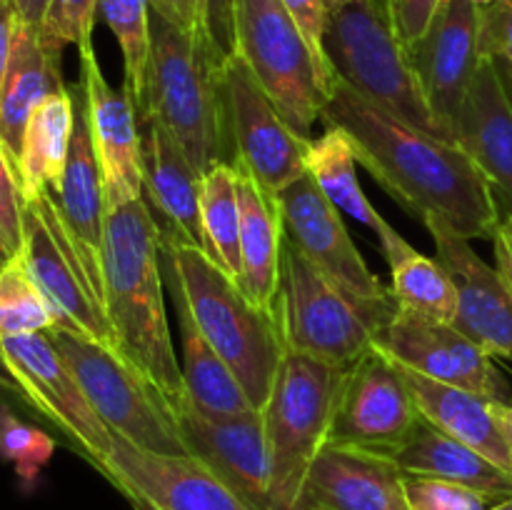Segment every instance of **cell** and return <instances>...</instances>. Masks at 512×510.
Here are the masks:
<instances>
[{
	"instance_id": "obj_1",
	"label": "cell",
	"mask_w": 512,
	"mask_h": 510,
	"mask_svg": "<svg viewBox=\"0 0 512 510\" xmlns=\"http://www.w3.org/2000/svg\"><path fill=\"white\" fill-rule=\"evenodd\" d=\"M323 125L348 135L355 160L410 215L448 225L465 240H490L500 225L493 185L453 140L435 138L335 80Z\"/></svg>"
},
{
	"instance_id": "obj_2",
	"label": "cell",
	"mask_w": 512,
	"mask_h": 510,
	"mask_svg": "<svg viewBox=\"0 0 512 510\" xmlns=\"http://www.w3.org/2000/svg\"><path fill=\"white\" fill-rule=\"evenodd\" d=\"M105 308L120 355L153 380L175 408L183 405V370L165 310L160 228L145 198L108 210Z\"/></svg>"
},
{
	"instance_id": "obj_3",
	"label": "cell",
	"mask_w": 512,
	"mask_h": 510,
	"mask_svg": "<svg viewBox=\"0 0 512 510\" xmlns=\"http://www.w3.org/2000/svg\"><path fill=\"white\" fill-rule=\"evenodd\" d=\"M165 285L188 305L195 325L258 410L268 403L285 348L268 313L253 305L203 248L160 233Z\"/></svg>"
},
{
	"instance_id": "obj_4",
	"label": "cell",
	"mask_w": 512,
	"mask_h": 510,
	"mask_svg": "<svg viewBox=\"0 0 512 510\" xmlns=\"http://www.w3.org/2000/svg\"><path fill=\"white\" fill-rule=\"evenodd\" d=\"M223 65L213 58L203 35L153 13L148 93L140 123L158 120L188 153L200 173L230 163L225 118Z\"/></svg>"
},
{
	"instance_id": "obj_5",
	"label": "cell",
	"mask_w": 512,
	"mask_h": 510,
	"mask_svg": "<svg viewBox=\"0 0 512 510\" xmlns=\"http://www.w3.org/2000/svg\"><path fill=\"white\" fill-rule=\"evenodd\" d=\"M323 55L338 83L395 118L450 140L420 88L410 50L395 23L393 0H343L328 10Z\"/></svg>"
},
{
	"instance_id": "obj_6",
	"label": "cell",
	"mask_w": 512,
	"mask_h": 510,
	"mask_svg": "<svg viewBox=\"0 0 512 510\" xmlns=\"http://www.w3.org/2000/svg\"><path fill=\"white\" fill-rule=\"evenodd\" d=\"M385 320L388 315L350 298L285 238L273 303V323L285 353L350 368L373 348Z\"/></svg>"
},
{
	"instance_id": "obj_7",
	"label": "cell",
	"mask_w": 512,
	"mask_h": 510,
	"mask_svg": "<svg viewBox=\"0 0 512 510\" xmlns=\"http://www.w3.org/2000/svg\"><path fill=\"white\" fill-rule=\"evenodd\" d=\"M345 368L285 353L268 403L263 405L273 500L278 510H295L305 475L328 445Z\"/></svg>"
},
{
	"instance_id": "obj_8",
	"label": "cell",
	"mask_w": 512,
	"mask_h": 510,
	"mask_svg": "<svg viewBox=\"0 0 512 510\" xmlns=\"http://www.w3.org/2000/svg\"><path fill=\"white\" fill-rule=\"evenodd\" d=\"M238 58L290 128L313 140L333 90V75L315 58L283 0H238Z\"/></svg>"
},
{
	"instance_id": "obj_9",
	"label": "cell",
	"mask_w": 512,
	"mask_h": 510,
	"mask_svg": "<svg viewBox=\"0 0 512 510\" xmlns=\"http://www.w3.org/2000/svg\"><path fill=\"white\" fill-rule=\"evenodd\" d=\"M48 335L110 433L153 453L190 455L175 405L118 350L60 328Z\"/></svg>"
},
{
	"instance_id": "obj_10",
	"label": "cell",
	"mask_w": 512,
	"mask_h": 510,
	"mask_svg": "<svg viewBox=\"0 0 512 510\" xmlns=\"http://www.w3.org/2000/svg\"><path fill=\"white\" fill-rule=\"evenodd\" d=\"M0 373L10 390L43 415L95 470L108 458L113 433L48 333L0 338Z\"/></svg>"
},
{
	"instance_id": "obj_11",
	"label": "cell",
	"mask_w": 512,
	"mask_h": 510,
	"mask_svg": "<svg viewBox=\"0 0 512 510\" xmlns=\"http://www.w3.org/2000/svg\"><path fill=\"white\" fill-rule=\"evenodd\" d=\"M55 315V328L118 350L110 320L95 298L73 240L60 218L53 190L25 198L23 243L18 253Z\"/></svg>"
},
{
	"instance_id": "obj_12",
	"label": "cell",
	"mask_w": 512,
	"mask_h": 510,
	"mask_svg": "<svg viewBox=\"0 0 512 510\" xmlns=\"http://www.w3.org/2000/svg\"><path fill=\"white\" fill-rule=\"evenodd\" d=\"M220 75L230 165L250 175L270 195H278L308 173L310 140L290 128L238 55L223 65Z\"/></svg>"
},
{
	"instance_id": "obj_13",
	"label": "cell",
	"mask_w": 512,
	"mask_h": 510,
	"mask_svg": "<svg viewBox=\"0 0 512 510\" xmlns=\"http://www.w3.org/2000/svg\"><path fill=\"white\" fill-rule=\"evenodd\" d=\"M420 420L405 370L373 345L345 368L328 445L390 455Z\"/></svg>"
},
{
	"instance_id": "obj_14",
	"label": "cell",
	"mask_w": 512,
	"mask_h": 510,
	"mask_svg": "<svg viewBox=\"0 0 512 510\" xmlns=\"http://www.w3.org/2000/svg\"><path fill=\"white\" fill-rule=\"evenodd\" d=\"M283 218L285 238L293 243L320 273L338 283L350 298L375 313L395 310L390 290L368 268L358 245L350 238L340 210L320 193L308 173L275 195Z\"/></svg>"
},
{
	"instance_id": "obj_15",
	"label": "cell",
	"mask_w": 512,
	"mask_h": 510,
	"mask_svg": "<svg viewBox=\"0 0 512 510\" xmlns=\"http://www.w3.org/2000/svg\"><path fill=\"white\" fill-rule=\"evenodd\" d=\"M375 345L410 373L473 390L495 403H510V385L493 355L460 333L453 323L420 318L395 308L378 328Z\"/></svg>"
},
{
	"instance_id": "obj_16",
	"label": "cell",
	"mask_w": 512,
	"mask_h": 510,
	"mask_svg": "<svg viewBox=\"0 0 512 510\" xmlns=\"http://www.w3.org/2000/svg\"><path fill=\"white\" fill-rule=\"evenodd\" d=\"M133 510H250L195 455L153 453L113 435L98 470Z\"/></svg>"
},
{
	"instance_id": "obj_17",
	"label": "cell",
	"mask_w": 512,
	"mask_h": 510,
	"mask_svg": "<svg viewBox=\"0 0 512 510\" xmlns=\"http://www.w3.org/2000/svg\"><path fill=\"white\" fill-rule=\"evenodd\" d=\"M78 55L90 143L98 158L105 203L110 210L143 198L145 135L140 130L143 123L128 90L113 88L108 83L95 48L78 50Z\"/></svg>"
},
{
	"instance_id": "obj_18",
	"label": "cell",
	"mask_w": 512,
	"mask_h": 510,
	"mask_svg": "<svg viewBox=\"0 0 512 510\" xmlns=\"http://www.w3.org/2000/svg\"><path fill=\"white\" fill-rule=\"evenodd\" d=\"M175 413L190 455L203 460L250 510H278L260 410L238 418H205L188 405H178Z\"/></svg>"
},
{
	"instance_id": "obj_19",
	"label": "cell",
	"mask_w": 512,
	"mask_h": 510,
	"mask_svg": "<svg viewBox=\"0 0 512 510\" xmlns=\"http://www.w3.org/2000/svg\"><path fill=\"white\" fill-rule=\"evenodd\" d=\"M415 75L430 110L453 140V123L480 60V8L448 0L418 43L410 45Z\"/></svg>"
},
{
	"instance_id": "obj_20",
	"label": "cell",
	"mask_w": 512,
	"mask_h": 510,
	"mask_svg": "<svg viewBox=\"0 0 512 510\" xmlns=\"http://www.w3.org/2000/svg\"><path fill=\"white\" fill-rule=\"evenodd\" d=\"M433 235L435 258L445 265L458 295L453 325L488 350L493 358L512 360V288L498 268L485 263L470 240L438 220L423 223Z\"/></svg>"
},
{
	"instance_id": "obj_21",
	"label": "cell",
	"mask_w": 512,
	"mask_h": 510,
	"mask_svg": "<svg viewBox=\"0 0 512 510\" xmlns=\"http://www.w3.org/2000/svg\"><path fill=\"white\" fill-rule=\"evenodd\" d=\"M75 128L70 143L68 165L53 190L60 218L73 240L85 275L90 280L100 308H105V225H108V203H105V185L100 175L98 158L90 143L88 118H85L83 88L75 85Z\"/></svg>"
},
{
	"instance_id": "obj_22",
	"label": "cell",
	"mask_w": 512,
	"mask_h": 510,
	"mask_svg": "<svg viewBox=\"0 0 512 510\" xmlns=\"http://www.w3.org/2000/svg\"><path fill=\"white\" fill-rule=\"evenodd\" d=\"M300 510H408L403 473L378 453L325 445L305 475Z\"/></svg>"
},
{
	"instance_id": "obj_23",
	"label": "cell",
	"mask_w": 512,
	"mask_h": 510,
	"mask_svg": "<svg viewBox=\"0 0 512 510\" xmlns=\"http://www.w3.org/2000/svg\"><path fill=\"white\" fill-rule=\"evenodd\" d=\"M453 140L512 208V100L495 60H480L455 115Z\"/></svg>"
},
{
	"instance_id": "obj_24",
	"label": "cell",
	"mask_w": 512,
	"mask_h": 510,
	"mask_svg": "<svg viewBox=\"0 0 512 510\" xmlns=\"http://www.w3.org/2000/svg\"><path fill=\"white\" fill-rule=\"evenodd\" d=\"M203 173L183 145L158 123H145V188L143 198L160 215V233L205 250Z\"/></svg>"
},
{
	"instance_id": "obj_25",
	"label": "cell",
	"mask_w": 512,
	"mask_h": 510,
	"mask_svg": "<svg viewBox=\"0 0 512 510\" xmlns=\"http://www.w3.org/2000/svg\"><path fill=\"white\" fill-rule=\"evenodd\" d=\"M60 63L63 60L55 58L43 45L38 28L20 20L0 93V143L13 158L15 168L33 113L50 93L65 88Z\"/></svg>"
},
{
	"instance_id": "obj_26",
	"label": "cell",
	"mask_w": 512,
	"mask_h": 510,
	"mask_svg": "<svg viewBox=\"0 0 512 510\" xmlns=\"http://www.w3.org/2000/svg\"><path fill=\"white\" fill-rule=\"evenodd\" d=\"M238 173L240 198V260L243 273L238 285L253 305L273 318L275 290L283 263L285 228L275 195L260 188L250 175Z\"/></svg>"
},
{
	"instance_id": "obj_27",
	"label": "cell",
	"mask_w": 512,
	"mask_h": 510,
	"mask_svg": "<svg viewBox=\"0 0 512 510\" xmlns=\"http://www.w3.org/2000/svg\"><path fill=\"white\" fill-rule=\"evenodd\" d=\"M383 458L393 460L403 475H425V478L450 480L483 490L495 498H512V473L500 468L470 445L440 433L428 420H420L418 428L408 435L400 448Z\"/></svg>"
},
{
	"instance_id": "obj_28",
	"label": "cell",
	"mask_w": 512,
	"mask_h": 510,
	"mask_svg": "<svg viewBox=\"0 0 512 510\" xmlns=\"http://www.w3.org/2000/svg\"><path fill=\"white\" fill-rule=\"evenodd\" d=\"M405 375H408L420 415L430 425H435L440 433L470 445L512 473L508 445H505L500 425L495 420V400L473 393V390L435 383V380L410 373V370H405Z\"/></svg>"
},
{
	"instance_id": "obj_29",
	"label": "cell",
	"mask_w": 512,
	"mask_h": 510,
	"mask_svg": "<svg viewBox=\"0 0 512 510\" xmlns=\"http://www.w3.org/2000/svg\"><path fill=\"white\" fill-rule=\"evenodd\" d=\"M168 290L173 295L175 313H178L180 370H183L185 385L183 405L205 415V418H238V415L255 413L258 408L250 403L243 385L235 380L228 363L203 338L188 305L173 288Z\"/></svg>"
},
{
	"instance_id": "obj_30",
	"label": "cell",
	"mask_w": 512,
	"mask_h": 510,
	"mask_svg": "<svg viewBox=\"0 0 512 510\" xmlns=\"http://www.w3.org/2000/svg\"><path fill=\"white\" fill-rule=\"evenodd\" d=\"M378 240L390 270L388 290L395 308L420 318L453 323L458 313V295L445 265L438 258L415 250L388 220L378 230Z\"/></svg>"
},
{
	"instance_id": "obj_31",
	"label": "cell",
	"mask_w": 512,
	"mask_h": 510,
	"mask_svg": "<svg viewBox=\"0 0 512 510\" xmlns=\"http://www.w3.org/2000/svg\"><path fill=\"white\" fill-rule=\"evenodd\" d=\"M75 128V90L60 88L50 93L25 128L23 150L18 160L23 198L40 190H55L68 165Z\"/></svg>"
},
{
	"instance_id": "obj_32",
	"label": "cell",
	"mask_w": 512,
	"mask_h": 510,
	"mask_svg": "<svg viewBox=\"0 0 512 510\" xmlns=\"http://www.w3.org/2000/svg\"><path fill=\"white\" fill-rule=\"evenodd\" d=\"M355 150L348 135L340 128L325 125L323 135H315L308 148V175L318 185L320 193L340 210L358 223L368 225L378 233L385 218L373 208L363 193V185L355 170Z\"/></svg>"
},
{
	"instance_id": "obj_33",
	"label": "cell",
	"mask_w": 512,
	"mask_h": 510,
	"mask_svg": "<svg viewBox=\"0 0 512 510\" xmlns=\"http://www.w3.org/2000/svg\"><path fill=\"white\" fill-rule=\"evenodd\" d=\"M205 230V253L230 275L240 280V198L238 173L230 163H218L203 173L200 193Z\"/></svg>"
},
{
	"instance_id": "obj_34",
	"label": "cell",
	"mask_w": 512,
	"mask_h": 510,
	"mask_svg": "<svg viewBox=\"0 0 512 510\" xmlns=\"http://www.w3.org/2000/svg\"><path fill=\"white\" fill-rule=\"evenodd\" d=\"M98 18L108 25L123 53V88L133 98L138 118L148 93L150 45H153V8L150 0H98Z\"/></svg>"
},
{
	"instance_id": "obj_35",
	"label": "cell",
	"mask_w": 512,
	"mask_h": 510,
	"mask_svg": "<svg viewBox=\"0 0 512 510\" xmlns=\"http://www.w3.org/2000/svg\"><path fill=\"white\" fill-rule=\"evenodd\" d=\"M55 315L18 255L0 268V338L48 333Z\"/></svg>"
},
{
	"instance_id": "obj_36",
	"label": "cell",
	"mask_w": 512,
	"mask_h": 510,
	"mask_svg": "<svg viewBox=\"0 0 512 510\" xmlns=\"http://www.w3.org/2000/svg\"><path fill=\"white\" fill-rule=\"evenodd\" d=\"M53 453V435L20 420L10 405L0 408V458L13 465L25 485L38 480L40 470L50 463Z\"/></svg>"
},
{
	"instance_id": "obj_37",
	"label": "cell",
	"mask_w": 512,
	"mask_h": 510,
	"mask_svg": "<svg viewBox=\"0 0 512 510\" xmlns=\"http://www.w3.org/2000/svg\"><path fill=\"white\" fill-rule=\"evenodd\" d=\"M98 20V0H50L38 33L45 48L63 60V50L93 48V28Z\"/></svg>"
},
{
	"instance_id": "obj_38",
	"label": "cell",
	"mask_w": 512,
	"mask_h": 510,
	"mask_svg": "<svg viewBox=\"0 0 512 510\" xmlns=\"http://www.w3.org/2000/svg\"><path fill=\"white\" fill-rule=\"evenodd\" d=\"M408 510H493L503 498L425 475H403ZM508 500V498H505Z\"/></svg>"
},
{
	"instance_id": "obj_39",
	"label": "cell",
	"mask_w": 512,
	"mask_h": 510,
	"mask_svg": "<svg viewBox=\"0 0 512 510\" xmlns=\"http://www.w3.org/2000/svg\"><path fill=\"white\" fill-rule=\"evenodd\" d=\"M23 188L13 158L0 143V240L10 255H15L23 243Z\"/></svg>"
},
{
	"instance_id": "obj_40",
	"label": "cell",
	"mask_w": 512,
	"mask_h": 510,
	"mask_svg": "<svg viewBox=\"0 0 512 510\" xmlns=\"http://www.w3.org/2000/svg\"><path fill=\"white\" fill-rule=\"evenodd\" d=\"M235 10L238 0H203V38L218 65H225L238 53Z\"/></svg>"
},
{
	"instance_id": "obj_41",
	"label": "cell",
	"mask_w": 512,
	"mask_h": 510,
	"mask_svg": "<svg viewBox=\"0 0 512 510\" xmlns=\"http://www.w3.org/2000/svg\"><path fill=\"white\" fill-rule=\"evenodd\" d=\"M480 55L512 65V0L480 8Z\"/></svg>"
},
{
	"instance_id": "obj_42",
	"label": "cell",
	"mask_w": 512,
	"mask_h": 510,
	"mask_svg": "<svg viewBox=\"0 0 512 510\" xmlns=\"http://www.w3.org/2000/svg\"><path fill=\"white\" fill-rule=\"evenodd\" d=\"M440 5H443V0H393L395 23H398V30L408 48L423 38L425 30L438 15Z\"/></svg>"
},
{
	"instance_id": "obj_43",
	"label": "cell",
	"mask_w": 512,
	"mask_h": 510,
	"mask_svg": "<svg viewBox=\"0 0 512 510\" xmlns=\"http://www.w3.org/2000/svg\"><path fill=\"white\" fill-rule=\"evenodd\" d=\"M283 5L290 10V15L295 18V23L300 25L305 40H308L310 48H313L315 58H318L320 63H323V68L330 73L328 63H325V55H323V30H325V18H328V10H325L323 0H283Z\"/></svg>"
},
{
	"instance_id": "obj_44",
	"label": "cell",
	"mask_w": 512,
	"mask_h": 510,
	"mask_svg": "<svg viewBox=\"0 0 512 510\" xmlns=\"http://www.w3.org/2000/svg\"><path fill=\"white\" fill-rule=\"evenodd\" d=\"M150 8L185 33L203 35V0H150Z\"/></svg>"
},
{
	"instance_id": "obj_45",
	"label": "cell",
	"mask_w": 512,
	"mask_h": 510,
	"mask_svg": "<svg viewBox=\"0 0 512 510\" xmlns=\"http://www.w3.org/2000/svg\"><path fill=\"white\" fill-rule=\"evenodd\" d=\"M495 253V268L503 273V278L508 280L512 288V208L508 210L500 208V225L495 230V235L490 238Z\"/></svg>"
},
{
	"instance_id": "obj_46",
	"label": "cell",
	"mask_w": 512,
	"mask_h": 510,
	"mask_svg": "<svg viewBox=\"0 0 512 510\" xmlns=\"http://www.w3.org/2000/svg\"><path fill=\"white\" fill-rule=\"evenodd\" d=\"M20 15L13 0H0V93H3L5 73H8L10 53H13L15 30H18Z\"/></svg>"
},
{
	"instance_id": "obj_47",
	"label": "cell",
	"mask_w": 512,
	"mask_h": 510,
	"mask_svg": "<svg viewBox=\"0 0 512 510\" xmlns=\"http://www.w3.org/2000/svg\"><path fill=\"white\" fill-rule=\"evenodd\" d=\"M13 5H15V10H18V15L23 23L33 25V28H40L50 0H13Z\"/></svg>"
},
{
	"instance_id": "obj_48",
	"label": "cell",
	"mask_w": 512,
	"mask_h": 510,
	"mask_svg": "<svg viewBox=\"0 0 512 510\" xmlns=\"http://www.w3.org/2000/svg\"><path fill=\"white\" fill-rule=\"evenodd\" d=\"M495 420H498L500 433H503L512 460V403H495Z\"/></svg>"
},
{
	"instance_id": "obj_49",
	"label": "cell",
	"mask_w": 512,
	"mask_h": 510,
	"mask_svg": "<svg viewBox=\"0 0 512 510\" xmlns=\"http://www.w3.org/2000/svg\"><path fill=\"white\" fill-rule=\"evenodd\" d=\"M495 65H498L500 78H503L505 90H508V95H510V100H512V65H503V63H495Z\"/></svg>"
},
{
	"instance_id": "obj_50",
	"label": "cell",
	"mask_w": 512,
	"mask_h": 510,
	"mask_svg": "<svg viewBox=\"0 0 512 510\" xmlns=\"http://www.w3.org/2000/svg\"><path fill=\"white\" fill-rule=\"evenodd\" d=\"M8 395H15V393H13V390H10L8 380L3 378V373H0V408H3V405H10Z\"/></svg>"
},
{
	"instance_id": "obj_51",
	"label": "cell",
	"mask_w": 512,
	"mask_h": 510,
	"mask_svg": "<svg viewBox=\"0 0 512 510\" xmlns=\"http://www.w3.org/2000/svg\"><path fill=\"white\" fill-rule=\"evenodd\" d=\"M443 3H448V0H443ZM463 3H470V5H475V8H488V5H495V3H500V0H463Z\"/></svg>"
},
{
	"instance_id": "obj_52",
	"label": "cell",
	"mask_w": 512,
	"mask_h": 510,
	"mask_svg": "<svg viewBox=\"0 0 512 510\" xmlns=\"http://www.w3.org/2000/svg\"><path fill=\"white\" fill-rule=\"evenodd\" d=\"M493 510H512V498H508V500H503V503H498L495 505Z\"/></svg>"
},
{
	"instance_id": "obj_53",
	"label": "cell",
	"mask_w": 512,
	"mask_h": 510,
	"mask_svg": "<svg viewBox=\"0 0 512 510\" xmlns=\"http://www.w3.org/2000/svg\"><path fill=\"white\" fill-rule=\"evenodd\" d=\"M0 258H5V260H10V258H13V255H10V250L5 248V243H3V240H0Z\"/></svg>"
},
{
	"instance_id": "obj_54",
	"label": "cell",
	"mask_w": 512,
	"mask_h": 510,
	"mask_svg": "<svg viewBox=\"0 0 512 510\" xmlns=\"http://www.w3.org/2000/svg\"><path fill=\"white\" fill-rule=\"evenodd\" d=\"M323 3H325V10H333L335 5H338V3H343V0H323Z\"/></svg>"
},
{
	"instance_id": "obj_55",
	"label": "cell",
	"mask_w": 512,
	"mask_h": 510,
	"mask_svg": "<svg viewBox=\"0 0 512 510\" xmlns=\"http://www.w3.org/2000/svg\"><path fill=\"white\" fill-rule=\"evenodd\" d=\"M5 263H8V260H5V258H0V268H3V265H5Z\"/></svg>"
},
{
	"instance_id": "obj_56",
	"label": "cell",
	"mask_w": 512,
	"mask_h": 510,
	"mask_svg": "<svg viewBox=\"0 0 512 510\" xmlns=\"http://www.w3.org/2000/svg\"><path fill=\"white\" fill-rule=\"evenodd\" d=\"M295 510H300V508H295Z\"/></svg>"
}]
</instances>
